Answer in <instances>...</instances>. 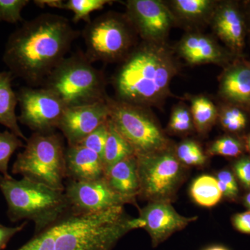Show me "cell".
I'll use <instances>...</instances> for the list:
<instances>
[{
	"mask_svg": "<svg viewBox=\"0 0 250 250\" xmlns=\"http://www.w3.org/2000/svg\"><path fill=\"white\" fill-rule=\"evenodd\" d=\"M80 35L67 18L42 14L24 21L8 39L3 62L14 77L42 85Z\"/></svg>",
	"mask_w": 250,
	"mask_h": 250,
	"instance_id": "cell-1",
	"label": "cell"
},
{
	"mask_svg": "<svg viewBox=\"0 0 250 250\" xmlns=\"http://www.w3.org/2000/svg\"><path fill=\"white\" fill-rule=\"evenodd\" d=\"M139 228V219L129 217L123 207L93 214L70 210L17 250H112L126 233Z\"/></svg>",
	"mask_w": 250,
	"mask_h": 250,
	"instance_id": "cell-2",
	"label": "cell"
},
{
	"mask_svg": "<svg viewBox=\"0 0 250 250\" xmlns=\"http://www.w3.org/2000/svg\"><path fill=\"white\" fill-rule=\"evenodd\" d=\"M179 70L166 42L143 41L123 61L113 79L116 100L148 108L165 101Z\"/></svg>",
	"mask_w": 250,
	"mask_h": 250,
	"instance_id": "cell-3",
	"label": "cell"
},
{
	"mask_svg": "<svg viewBox=\"0 0 250 250\" xmlns=\"http://www.w3.org/2000/svg\"><path fill=\"white\" fill-rule=\"evenodd\" d=\"M0 190L7 203V215L12 223L31 220L35 233L52 226L70 211L63 190L23 177L0 175Z\"/></svg>",
	"mask_w": 250,
	"mask_h": 250,
	"instance_id": "cell-4",
	"label": "cell"
},
{
	"mask_svg": "<svg viewBox=\"0 0 250 250\" xmlns=\"http://www.w3.org/2000/svg\"><path fill=\"white\" fill-rule=\"evenodd\" d=\"M41 86L55 93L67 107L90 104L108 98L104 75L83 53L65 57Z\"/></svg>",
	"mask_w": 250,
	"mask_h": 250,
	"instance_id": "cell-5",
	"label": "cell"
},
{
	"mask_svg": "<svg viewBox=\"0 0 250 250\" xmlns=\"http://www.w3.org/2000/svg\"><path fill=\"white\" fill-rule=\"evenodd\" d=\"M26 143L13 165L12 173L64 191L67 174L62 136L56 132L33 133Z\"/></svg>",
	"mask_w": 250,
	"mask_h": 250,
	"instance_id": "cell-6",
	"label": "cell"
},
{
	"mask_svg": "<svg viewBox=\"0 0 250 250\" xmlns=\"http://www.w3.org/2000/svg\"><path fill=\"white\" fill-rule=\"evenodd\" d=\"M109 120L136 155L164 150L172 146L148 108L108 97Z\"/></svg>",
	"mask_w": 250,
	"mask_h": 250,
	"instance_id": "cell-7",
	"label": "cell"
},
{
	"mask_svg": "<svg viewBox=\"0 0 250 250\" xmlns=\"http://www.w3.org/2000/svg\"><path fill=\"white\" fill-rule=\"evenodd\" d=\"M136 157L139 197L148 202L172 203L185 181L188 169L179 162L174 146Z\"/></svg>",
	"mask_w": 250,
	"mask_h": 250,
	"instance_id": "cell-8",
	"label": "cell"
},
{
	"mask_svg": "<svg viewBox=\"0 0 250 250\" xmlns=\"http://www.w3.org/2000/svg\"><path fill=\"white\" fill-rule=\"evenodd\" d=\"M136 31L126 15L108 12L90 21L83 31L90 62L123 61L132 50Z\"/></svg>",
	"mask_w": 250,
	"mask_h": 250,
	"instance_id": "cell-9",
	"label": "cell"
},
{
	"mask_svg": "<svg viewBox=\"0 0 250 250\" xmlns=\"http://www.w3.org/2000/svg\"><path fill=\"white\" fill-rule=\"evenodd\" d=\"M16 94L21 109L19 123L39 134H49L58 129L67 106L55 93L42 87H22Z\"/></svg>",
	"mask_w": 250,
	"mask_h": 250,
	"instance_id": "cell-10",
	"label": "cell"
},
{
	"mask_svg": "<svg viewBox=\"0 0 250 250\" xmlns=\"http://www.w3.org/2000/svg\"><path fill=\"white\" fill-rule=\"evenodd\" d=\"M64 192L70 211L77 214H93L128 204L136 205V199L115 192L104 177L90 182L70 180Z\"/></svg>",
	"mask_w": 250,
	"mask_h": 250,
	"instance_id": "cell-11",
	"label": "cell"
},
{
	"mask_svg": "<svg viewBox=\"0 0 250 250\" xmlns=\"http://www.w3.org/2000/svg\"><path fill=\"white\" fill-rule=\"evenodd\" d=\"M126 16L143 41L165 42L177 21L170 7L159 0H128Z\"/></svg>",
	"mask_w": 250,
	"mask_h": 250,
	"instance_id": "cell-12",
	"label": "cell"
},
{
	"mask_svg": "<svg viewBox=\"0 0 250 250\" xmlns=\"http://www.w3.org/2000/svg\"><path fill=\"white\" fill-rule=\"evenodd\" d=\"M210 22L226 48L237 57H244L248 27L243 6L235 1H218Z\"/></svg>",
	"mask_w": 250,
	"mask_h": 250,
	"instance_id": "cell-13",
	"label": "cell"
},
{
	"mask_svg": "<svg viewBox=\"0 0 250 250\" xmlns=\"http://www.w3.org/2000/svg\"><path fill=\"white\" fill-rule=\"evenodd\" d=\"M139 218L142 222L143 229L150 236L153 248H156L174 233L196 221L198 217L179 214L170 202H149L139 209Z\"/></svg>",
	"mask_w": 250,
	"mask_h": 250,
	"instance_id": "cell-14",
	"label": "cell"
},
{
	"mask_svg": "<svg viewBox=\"0 0 250 250\" xmlns=\"http://www.w3.org/2000/svg\"><path fill=\"white\" fill-rule=\"evenodd\" d=\"M109 116L106 100L90 104L67 107L58 129L67 139L68 146H74L79 144L90 133L106 123Z\"/></svg>",
	"mask_w": 250,
	"mask_h": 250,
	"instance_id": "cell-15",
	"label": "cell"
},
{
	"mask_svg": "<svg viewBox=\"0 0 250 250\" xmlns=\"http://www.w3.org/2000/svg\"><path fill=\"white\" fill-rule=\"evenodd\" d=\"M176 51L189 65L215 64L228 66L237 58L226 47H223L207 34L190 32L179 41Z\"/></svg>",
	"mask_w": 250,
	"mask_h": 250,
	"instance_id": "cell-16",
	"label": "cell"
},
{
	"mask_svg": "<svg viewBox=\"0 0 250 250\" xmlns=\"http://www.w3.org/2000/svg\"><path fill=\"white\" fill-rule=\"evenodd\" d=\"M219 95L224 103L250 111V62L244 57L235 59L224 67L219 80Z\"/></svg>",
	"mask_w": 250,
	"mask_h": 250,
	"instance_id": "cell-17",
	"label": "cell"
},
{
	"mask_svg": "<svg viewBox=\"0 0 250 250\" xmlns=\"http://www.w3.org/2000/svg\"><path fill=\"white\" fill-rule=\"evenodd\" d=\"M67 177L76 182H90L104 177L103 159L96 152L80 146H68L65 149Z\"/></svg>",
	"mask_w": 250,
	"mask_h": 250,
	"instance_id": "cell-18",
	"label": "cell"
},
{
	"mask_svg": "<svg viewBox=\"0 0 250 250\" xmlns=\"http://www.w3.org/2000/svg\"><path fill=\"white\" fill-rule=\"evenodd\" d=\"M104 177L108 186L120 195L133 199L139 197V179L136 154L117 163Z\"/></svg>",
	"mask_w": 250,
	"mask_h": 250,
	"instance_id": "cell-19",
	"label": "cell"
},
{
	"mask_svg": "<svg viewBox=\"0 0 250 250\" xmlns=\"http://www.w3.org/2000/svg\"><path fill=\"white\" fill-rule=\"evenodd\" d=\"M14 77L9 71L0 72V125L6 126L20 139L27 141L18 125L16 108L18 104L17 94L13 89Z\"/></svg>",
	"mask_w": 250,
	"mask_h": 250,
	"instance_id": "cell-20",
	"label": "cell"
},
{
	"mask_svg": "<svg viewBox=\"0 0 250 250\" xmlns=\"http://www.w3.org/2000/svg\"><path fill=\"white\" fill-rule=\"evenodd\" d=\"M217 3L213 0H173L170 9L177 19L199 24L210 22Z\"/></svg>",
	"mask_w": 250,
	"mask_h": 250,
	"instance_id": "cell-21",
	"label": "cell"
},
{
	"mask_svg": "<svg viewBox=\"0 0 250 250\" xmlns=\"http://www.w3.org/2000/svg\"><path fill=\"white\" fill-rule=\"evenodd\" d=\"M190 195L195 203L206 208L215 207L223 197L216 177L209 174H202L192 181Z\"/></svg>",
	"mask_w": 250,
	"mask_h": 250,
	"instance_id": "cell-22",
	"label": "cell"
},
{
	"mask_svg": "<svg viewBox=\"0 0 250 250\" xmlns=\"http://www.w3.org/2000/svg\"><path fill=\"white\" fill-rule=\"evenodd\" d=\"M190 111L194 127L200 134H207L218 121V107L203 95L192 97Z\"/></svg>",
	"mask_w": 250,
	"mask_h": 250,
	"instance_id": "cell-23",
	"label": "cell"
},
{
	"mask_svg": "<svg viewBox=\"0 0 250 250\" xmlns=\"http://www.w3.org/2000/svg\"><path fill=\"white\" fill-rule=\"evenodd\" d=\"M134 154L132 147L120 134L108 119V136L103 156L105 173L117 163Z\"/></svg>",
	"mask_w": 250,
	"mask_h": 250,
	"instance_id": "cell-24",
	"label": "cell"
},
{
	"mask_svg": "<svg viewBox=\"0 0 250 250\" xmlns=\"http://www.w3.org/2000/svg\"><path fill=\"white\" fill-rule=\"evenodd\" d=\"M250 113L246 108L224 103L218 108V121L228 134L238 136L248 127Z\"/></svg>",
	"mask_w": 250,
	"mask_h": 250,
	"instance_id": "cell-25",
	"label": "cell"
},
{
	"mask_svg": "<svg viewBox=\"0 0 250 250\" xmlns=\"http://www.w3.org/2000/svg\"><path fill=\"white\" fill-rule=\"evenodd\" d=\"M179 162L185 167H202L207 164L208 156L200 145L193 140H184L174 147Z\"/></svg>",
	"mask_w": 250,
	"mask_h": 250,
	"instance_id": "cell-26",
	"label": "cell"
},
{
	"mask_svg": "<svg viewBox=\"0 0 250 250\" xmlns=\"http://www.w3.org/2000/svg\"><path fill=\"white\" fill-rule=\"evenodd\" d=\"M245 150L244 141L238 136L228 134L215 140L207 149V154L238 159L243 155Z\"/></svg>",
	"mask_w": 250,
	"mask_h": 250,
	"instance_id": "cell-27",
	"label": "cell"
},
{
	"mask_svg": "<svg viewBox=\"0 0 250 250\" xmlns=\"http://www.w3.org/2000/svg\"><path fill=\"white\" fill-rule=\"evenodd\" d=\"M110 0H69L65 1L63 9L72 11L74 14L72 21L77 23L80 21L90 22V14L103 9L106 5L113 4Z\"/></svg>",
	"mask_w": 250,
	"mask_h": 250,
	"instance_id": "cell-28",
	"label": "cell"
},
{
	"mask_svg": "<svg viewBox=\"0 0 250 250\" xmlns=\"http://www.w3.org/2000/svg\"><path fill=\"white\" fill-rule=\"evenodd\" d=\"M22 139L9 130L0 132V173L5 177L9 174V163L11 156L17 149L24 147Z\"/></svg>",
	"mask_w": 250,
	"mask_h": 250,
	"instance_id": "cell-29",
	"label": "cell"
},
{
	"mask_svg": "<svg viewBox=\"0 0 250 250\" xmlns=\"http://www.w3.org/2000/svg\"><path fill=\"white\" fill-rule=\"evenodd\" d=\"M194 127L190 108L184 104L176 105L171 113L167 130L170 134L187 135L191 133Z\"/></svg>",
	"mask_w": 250,
	"mask_h": 250,
	"instance_id": "cell-30",
	"label": "cell"
},
{
	"mask_svg": "<svg viewBox=\"0 0 250 250\" xmlns=\"http://www.w3.org/2000/svg\"><path fill=\"white\" fill-rule=\"evenodd\" d=\"M28 0H0V21L16 24L23 22L22 11Z\"/></svg>",
	"mask_w": 250,
	"mask_h": 250,
	"instance_id": "cell-31",
	"label": "cell"
},
{
	"mask_svg": "<svg viewBox=\"0 0 250 250\" xmlns=\"http://www.w3.org/2000/svg\"><path fill=\"white\" fill-rule=\"evenodd\" d=\"M108 131V120L106 123L99 126L77 145L91 149L103 159L104 149L107 139Z\"/></svg>",
	"mask_w": 250,
	"mask_h": 250,
	"instance_id": "cell-32",
	"label": "cell"
},
{
	"mask_svg": "<svg viewBox=\"0 0 250 250\" xmlns=\"http://www.w3.org/2000/svg\"><path fill=\"white\" fill-rule=\"evenodd\" d=\"M219 187L223 196L229 200L234 201L239 195L238 181L232 171L222 170L216 174Z\"/></svg>",
	"mask_w": 250,
	"mask_h": 250,
	"instance_id": "cell-33",
	"label": "cell"
},
{
	"mask_svg": "<svg viewBox=\"0 0 250 250\" xmlns=\"http://www.w3.org/2000/svg\"><path fill=\"white\" fill-rule=\"evenodd\" d=\"M233 174L242 187L250 190V156L243 155L233 163Z\"/></svg>",
	"mask_w": 250,
	"mask_h": 250,
	"instance_id": "cell-34",
	"label": "cell"
},
{
	"mask_svg": "<svg viewBox=\"0 0 250 250\" xmlns=\"http://www.w3.org/2000/svg\"><path fill=\"white\" fill-rule=\"evenodd\" d=\"M27 225V221L23 222L16 227L5 226L0 223V250H4L13 237L22 231Z\"/></svg>",
	"mask_w": 250,
	"mask_h": 250,
	"instance_id": "cell-35",
	"label": "cell"
},
{
	"mask_svg": "<svg viewBox=\"0 0 250 250\" xmlns=\"http://www.w3.org/2000/svg\"><path fill=\"white\" fill-rule=\"evenodd\" d=\"M233 228L237 231L245 234H250V211L236 213L233 215L232 220Z\"/></svg>",
	"mask_w": 250,
	"mask_h": 250,
	"instance_id": "cell-36",
	"label": "cell"
},
{
	"mask_svg": "<svg viewBox=\"0 0 250 250\" xmlns=\"http://www.w3.org/2000/svg\"><path fill=\"white\" fill-rule=\"evenodd\" d=\"M34 4L40 7L48 6L54 9H63L65 1L62 0H36L34 1Z\"/></svg>",
	"mask_w": 250,
	"mask_h": 250,
	"instance_id": "cell-37",
	"label": "cell"
},
{
	"mask_svg": "<svg viewBox=\"0 0 250 250\" xmlns=\"http://www.w3.org/2000/svg\"><path fill=\"white\" fill-rule=\"evenodd\" d=\"M243 7L244 9L245 14H246L248 31H249L250 30V1L245 2Z\"/></svg>",
	"mask_w": 250,
	"mask_h": 250,
	"instance_id": "cell-38",
	"label": "cell"
},
{
	"mask_svg": "<svg viewBox=\"0 0 250 250\" xmlns=\"http://www.w3.org/2000/svg\"><path fill=\"white\" fill-rule=\"evenodd\" d=\"M243 205L246 207L247 209L250 211V190L243 197Z\"/></svg>",
	"mask_w": 250,
	"mask_h": 250,
	"instance_id": "cell-39",
	"label": "cell"
},
{
	"mask_svg": "<svg viewBox=\"0 0 250 250\" xmlns=\"http://www.w3.org/2000/svg\"><path fill=\"white\" fill-rule=\"evenodd\" d=\"M203 250H229L225 247L222 246H212L208 247V248H205Z\"/></svg>",
	"mask_w": 250,
	"mask_h": 250,
	"instance_id": "cell-40",
	"label": "cell"
},
{
	"mask_svg": "<svg viewBox=\"0 0 250 250\" xmlns=\"http://www.w3.org/2000/svg\"><path fill=\"white\" fill-rule=\"evenodd\" d=\"M244 143L245 146H246V149L250 154V133L246 136Z\"/></svg>",
	"mask_w": 250,
	"mask_h": 250,
	"instance_id": "cell-41",
	"label": "cell"
}]
</instances>
